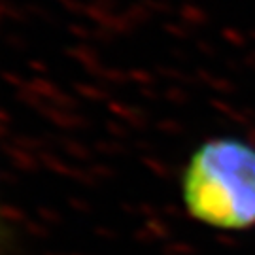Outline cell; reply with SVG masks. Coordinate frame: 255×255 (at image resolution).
<instances>
[{"label": "cell", "mask_w": 255, "mask_h": 255, "mask_svg": "<svg viewBox=\"0 0 255 255\" xmlns=\"http://www.w3.org/2000/svg\"><path fill=\"white\" fill-rule=\"evenodd\" d=\"M187 214L206 227L240 233L255 227V146L216 138L195 149L182 174Z\"/></svg>", "instance_id": "6da1fadb"}]
</instances>
